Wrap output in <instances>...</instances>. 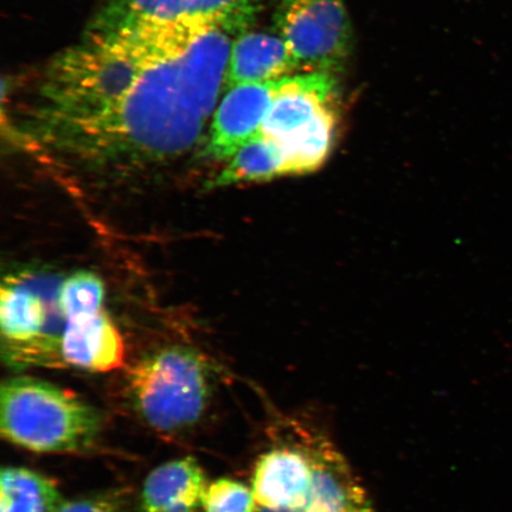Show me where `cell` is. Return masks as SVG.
Wrapping results in <instances>:
<instances>
[{
	"label": "cell",
	"instance_id": "9c48e42d",
	"mask_svg": "<svg viewBox=\"0 0 512 512\" xmlns=\"http://www.w3.org/2000/svg\"><path fill=\"white\" fill-rule=\"evenodd\" d=\"M66 326L61 344L62 368L110 373L124 366L125 344L104 304L61 307Z\"/></svg>",
	"mask_w": 512,
	"mask_h": 512
},
{
	"label": "cell",
	"instance_id": "7a4b0ae2",
	"mask_svg": "<svg viewBox=\"0 0 512 512\" xmlns=\"http://www.w3.org/2000/svg\"><path fill=\"white\" fill-rule=\"evenodd\" d=\"M213 23L142 24L86 38L51 64L38 105L24 124L31 146L89 123L123 100L145 70Z\"/></svg>",
	"mask_w": 512,
	"mask_h": 512
},
{
	"label": "cell",
	"instance_id": "2e32d148",
	"mask_svg": "<svg viewBox=\"0 0 512 512\" xmlns=\"http://www.w3.org/2000/svg\"><path fill=\"white\" fill-rule=\"evenodd\" d=\"M280 176H286V169L279 147L258 133L230 158L229 164L210 181L208 188L265 182Z\"/></svg>",
	"mask_w": 512,
	"mask_h": 512
},
{
	"label": "cell",
	"instance_id": "8992f818",
	"mask_svg": "<svg viewBox=\"0 0 512 512\" xmlns=\"http://www.w3.org/2000/svg\"><path fill=\"white\" fill-rule=\"evenodd\" d=\"M64 278L37 267L5 275L0 290L2 354L12 368H62Z\"/></svg>",
	"mask_w": 512,
	"mask_h": 512
},
{
	"label": "cell",
	"instance_id": "9a60e30c",
	"mask_svg": "<svg viewBox=\"0 0 512 512\" xmlns=\"http://www.w3.org/2000/svg\"><path fill=\"white\" fill-rule=\"evenodd\" d=\"M337 126V108H332L296 136L275 144L283 155L286 175H305L322 168L334 149Z\"/></svg>",
	"mask_w": 512,
	"mask_h": 512
},
{
	"label": "cell",
	"instance_id": "30bf717a",
	"mask_svg": "<svg viewBox=\"0 0 512 512\" xmlns=\"http://www.w3.org/2000/svg\"><path fill=\"white\" fill-rule=\"evenodd\" d=\"M335 74L309 72L279 80L260 134L275 144L305 130L324 113L336 108Z\"/></svg>",
	"mask_w": 512,
	"mask_h": 512
},
{
	"label": "cell",
	"instance_id": "ba28073f",
	"mask_svg": "<svg viewBox=\"0 0 512 512\" xmlns=\"http://www.w3.org/2000/svg\"><path fill=\"white\" fill-rule=\"evenodd\" d=\"M262 0H107L91 30L113 31L142 24L223 23L248 28Z\"/></svg>",
	"mask_w": 512,
	"mask_h": 512
},
{
	"label": "cell",
	"instance_id": "52a82bcc",
	"mask_svg": "<svg viewBox=\"0 0 512 512\" xmlns=\"http://www.w3.org/2000/svg\"><path fill=\"white\" fill-rule=\"evenodd\" d=\"M275 25L304 73L335 74L349 60L352 29L344 0H281Z\"/></svg>",
	"mask_w": 512,
	"mask_h": 512
},
{
	"label": "cell",
	"instance_id": "7c38bea8",
	"mask_svg": "<svg viewBox=\"0 0 512 512\" xmlns=\"http://www.w3.org/2000/svg\"><path fill=\"white\" fill-rule=\"evenodd\" d=\"M297 70V61L279 35L242 32L230 51L224 88L278 81Z\"/></svg>",
	"mask_w": 512,
	"mask_h": 512
},
{
	"label": "cell",
	"instance_id": "4fadbf2b",
	"mask_svg": "<svg viewBox=\"0 0 512 512\" xmlns=\"http://www.w3.org/2000/svg\"><path fill=\"white\" fill-rule=\"evenodd\" d=\"M208 484L195 458L171 460L146 477L140 492V512H196L202 508Z\"/></svg>",
	"mask_w": 512,
	"mask_h": 512
},
{
	"label": "cell",
	"instance_id": "5b68a950",
	"mask_svg": "<svg viewBox=\"0 0 512 512\" xmlns=\"http://www.w3.org/2000/svg\"><path fill=\"white\" fill-rule=\"evenodd\" d=\"M125 400L134 416L163 435L200 425L213 399L209 364L200 352L171 345L140 358L127 370Z\"/></svg>",
	"mask_w": 512,
	"mask_h": 512
},
{
	"label": "cell",
	"instance_id": "8fae6325",
	"mask_svg": "<svg viewBox=\"0 0 512 512\" xmlns=\"http://www.w3.org/2000/svg\"><path fill=\"white\" fill-rule=\"evenodd\" d=\"M278 81L251 83L230 88L221 101L210 127L206 147L209 158H232L261 130L270 111Z\"/></svg>",
	"mask_w": 512,
	"mask_h": 512
},
{
	"label": "cell",
	"instance_id": "e0dca14e",
	"mask_svg": "<svg viewBox=\"0 0 512 512\" xmlns=\"http://www.w3.org/2000/svg\"><path fill=\"white\" fill-rule=\"evenodd\" d=\"M203 512H256L251 486L232 478L208 484L202 502Z\"/></svg>",
	"mask_w": 512,
	"mask_h": 512
},
{
	"label": "cell",
	"instance_id": "277c9868",
	"mask_svg": "<svg viewBox=\"0 0 512 512\" xmlns=\"http://www.w3.org/2000/svg\"><path fill=\"white\" fill-rule=\"evenodd\" d=\"M102 428L98 409L55 384L29 376L2 384L0 431L11 444L36 453H81L98 443Z\"/></svg>",
	"mask_w": 512,
	"mask_h": 512
},
{
	"label": "cell",
	"instance_id": "ac0fdd59",
	"mask_svg": "<svg viewBox=\"0 0 512 512\" xmlns=\"http://www.w3.org/2000/svg\"><path fill=\"white\" fill-rule=\"evenodd\" d=\"M55 512H132L125 497L105 494L64 501Z\"/></svg>",
	"mask_w": 512,
	"mask_h": 512
},
{
	"label": "cell",
	"instance_id": "6da1fadb",
	"mask_svg": "<svg viewBox=\"0 0 512 512\" xmlns=\"http://www.w3.org/2000/svg\"><path fill=\"white\" fill-rule=\"evenodd\" d=\"M246 28L214 23L145 70L112 110L49 140L41 151L70 169L127 177L168 165L197 145Z\"/></svg>",
	"mask_w": 512,
	"mask_h": 512
},
{
	"label": "cell",
	"instance_id": "5bb4252c",
	"mask_svg": "<svg viewBox=\"0 0 512 512\" xmlns=\"http://www.w3.org/2000/svg\"><path fill=\"white\" fill-rule=\"evenodd\" d=\"M63 502L59 488L48 477L27 467H3L0 512H55Z\"/></svg>",
	"mask_w": 512,
	"mask_h": 512
},
{
	"label": "cell",
	"instance_id": "3957f363",
	"mask_svg": "<svg viewBox=\"0 0 512 512\" xmlns=\"http://www.w3.org/2000/svg\"><path fill=\"white\" fill-rule=\"evenodd\" d=\"M252 473L256 512H374L360 479L329 438L294 421Z\"/></svg>",
	"mask_w": 512,
	"mask_h": 512
}]
</instances>
